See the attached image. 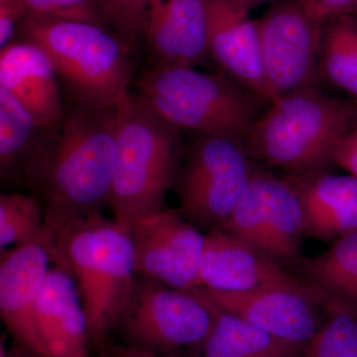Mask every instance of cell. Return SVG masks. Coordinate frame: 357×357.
Returning a JSON list of instances; mask_svg holds the SVG:
<instances>
[{
  "mask_svg": "<svg viewBox=\"0 0 357 357\" xmlns=\"http://www.w3.org/2000/svg\"><path fill=\"white\" fill-rule=\"evenodd\" d=\"M119 128V107H74L57 126L42 129L20 183L44 208L47 246L73 223L109 206Z\"/></svg>",
  "mask_w": 357,
  "mask_h": 357,
  "instance_id": "1",
  "label": "cell"
},
{
  "mask_svg": "<svg viewBox=\"0 0 357 357\" xmlns=\"http://www.w3.org/2000/svg\"><path fill=\"white\" fill-rule=\"evenodd\" d=\"M357 124L356 103L319 86L277 96L244 141L251 158L285 175L330 172L333 151Z\"/></svg>",
  "mask_w": 357,
  "mask_h": 357,
  "instance_id": "2",
  "label": "cell"
},
{
  "mask_svg": "<svg viewBox=\"0 0 357 357\" xmlns=\"http://www.w3.org/2000/svg\"><path fill=\"white\" fill-rule=\"evenodd\" d=\"M47 249L76 282L89 345L107 349L136 278L129 227L98 213L70 225Z\"/></svg>",
  "mask_w": 357,
  "mask_h": 357,
  "instance_id": "3",
  "label": "cell"
},
{
  "mask_svg": "<svg viewBox=\"0 0 357 357\" xmlns=\"http://www.w3.org/2000/svg\"><path fill=\"white\" fill-rule=\"evenodd\" d=\"M181 131L138 95L119 105L109 203L116 222L130 227L165 208L187 146Z\"/></svg>",
  "mask_w": 357,
  "mask_h": 357,
  "instance_id": "4",
  "label": "cell"
},
{
  "mask_svg": "<svg viewBox=\"0 0 357 357\" xmlns=\"http://www.w3.org/2000/svg\"><path fill=\"white\" fill-rule=\"evenodd\" d=\"M17 31L48 56L74 107L112 109L130 96V51L107 28L26 14Z\"/></svg>",
  "mask_w": 357,
  "mask_h": 357,
  "instance_id": "5",
  "label": "cell"
},
{
  "mask_svg": "<svg viewBox=\"0 0 357 357\" xmlns=\"http://www.w3.org/2000/svg\"><path fill=\"white\" fill-rule=\"evenodd\" d=\"M138 96L181 130L245 141L268 103L218 70L155 64L139 83Z\"/></svg>",
  "mask_w": 357,
  "mask_h": 357,
  "instance_id": "6",
  "label": "cell"
},
{
  "mask_svg": "<svg viewBox=\"0 0 357 357\" xmlns=\"http://www.w3.org/2000/svg\"><path fill=\"white\" fill-rule=\"evenodd\" d=\"M265 167L251 158L243 141L195 133L176 178L180 211L199 229L217 227Z\"/></svg>",
  "mask_w": 357,
  "mask_h": 357,
  "instance_id": "7",
  "label": "cell"
},
{
  "mask_svg": "<svg viewBox=\"0 0 357 357\" xmlns=\"http://www.w3.org/2000/svg\"><path fill=\"white\" fill-rule=\"evenodd\" d=\"M215 318L199 289L191 292L169 287L136 275L132 291L115 328L128 347L161 354L206 342Z\"/></svg>",
  "mask_w": 357,
  "mask_h": 357,
  "instance_id": "8",
  "label": "cell"
},
{
  "mask_svg": "<svg viewBox=\"0 0 357 357\" xmlns=\"http://www.w3.org/2000/svg\"><path fill=\"white\" fill-rule=\"evenodd\" d=\"M217 227L288 269L303 257L302 243L307 236L302 202L287 178L275 175L266 167Z\"/></svg>",
  "mask_w": 357,
  "mask_h": 357,
  "instance_id": "9",
  "label": "cell"
},
{
  "mask_svg": "<svg viewBox=\"0 0 357 357\" xmlns=\"http://www.w3.org/2000/svg\"><path fill=\"white\" fill-rule=\"evenodd\" d=\"M263 70L273 98L318 86V59L323 23L296 0H279L256 20Z\"/></svg>",
  "mask_w": 357,
  "mask_h": 357,
  "instance_id": "10",
  "label": "cell"
},
{
  "mask_svg": "<svg viewBox=\"0 0 357 357\" xmlns=\"http://www.w3.org/2000/svg\"><path fill=\"white\" fill-rule=\"evenodd\" d=\"M134 269L177 290L201 288L204 234L178 210L163 211L129 227Z\"/></svg>",
  "mask_w": 357,
  "mask_h": 357,
  "instance_id": "11",
  "label": "cell"
},
{
  "mask_svg": "<svg viewBox=\"0 0 357 357\" xmlns=\"http://www.w3.org/2000/svg\"><path fill=\"white\" fill-rule=\"evenodd\" d=\"M199 280L201 288L220 292L310 290L287 267L217 227L204 234Z\"/></svg>",
  "mask_w": 357,
  "mask_h": 357,
  "instance_id": "12",
  "label": "cell"
},
{
  "mask_svg": "<svg viewBox=\"0 0 357 357\" xmlns=\"http://www.w3.org/2000/svg\"><path fill=\"white\" fill-rule=\"evenodd\" d=\"M208 56L218 69L265 102L273 100L260 52L256 20L238 0H206Z\"/></svg>",
  "mask_w": 357,
  "mask_h": 357,
  "instance_id": "13",
  "label": "cell"
},
{
  "mask_svg": "<svg viewBox=\"0 0 357 357\" xmlns=\"http://www.w3.org/2000/svg\"><path fill=\"white\" fill-rule=\"evenodd\" d=\"M204 297L223 311L284 340L307 344L318 333L321 310L310 290L266 289L251 292H220L199 288Z\"/></svg>",
  "mask_w": 357,
  "mask_h": 357,
  "instance_id": "14",
  "label": "cell"
},
{
  "mask_svg": "<svg viewBox=\"0 0 357 357\" xmlns=\"http://www.w3.org/2000/svg\"><path fill=\"white\" fill-rule=\"evenodd\" d=\"M50 255L41 234L16 245L0 263V316L7 331L41 357H48L35 319V307L48 274Z\"/></svg>",
  "mask_w": 357,
  "mask_h": 357,
  "instance_id": "15",
  "label": "cell"
},
{
  "mask_svg": "<svg viewBox=\"0 0 357 357\" xmlns=\"http://www.w3.org/2000/svg\"><path fill=\"white\" fill-rule=\"evenodd\" d=\"M142 36L155 64L201 65L210 58L206 0H144Z\"/></svg>",
  "mask_w": 357,
  "mask_h": 357,
  "instance_id": "16",
  "label": "cell"
},
{
  "mask_svg": "<svg viewBox=\"0 0 357 357\" xmlns=\"http://www.w3.org/2000/svg\"><path fill=\"white\" fill-rule=\"evenodd\" d=\"M58 76L48 56L36 45L21 40L0 52V86L31 114L37 126H57L65 114Z\"/></svg>",
  "mask_w": 357,
  "mask_h": 357,
  "instance_id": "17",
  "label": "cell"
},
{
  "mask_svg": "<svg viewBox=\"0 0 357 357\" xmlns=\"http://www.w3.org/2000/svg\"><path fill=\"white\" fill-rule=\"evenodd\" d=\"M35 319L48 357H89L88 326L76 282L57 265L49 269L40 291Z\"/></svg>",
  "mask_w": 357,
  "mask_h": 357,
  "instance_id": "18",
  "label": "cell"
},
{
  "mask_svg": "<svg viewBox=\"0 0 357 357\" xmlns=\"http://www.w3.org/2000/svg\"><path fill=\"white\" fill-rule=\"evenodd\" d=\"M302 202L306 236L333 243L357 232V178L330 172L285 175Z\"/></svg>",
  "mask_w": 357,
  "mask_h": 357,
  "instance_id": "19",
  "label": "cell"
},
{
  "mask_svg": "<svg viewBox=\"0 0 357 357\" xmlns=\"http://www.w3.org/2000/svg\"><path fill=\"white\" fill-rule=\"evenodd\" d=\"M328 312L357 317V232L333 241L324 252L291 267Z\"/></svg>",
  "mask_w": 357,
  "mask_h": 357,
  "instance_id": "20",
  "label": "cell"
},
{
  "mask_svg": "<svg viewBox=\"0 0 357 357\" xmlns=\"http://www.w3.org/2000/svg\"><path fill=\"white\" fill-rule=\"evenodd\" d=\"M206 300L215 323L203 344L206 357H302L304 354L307 344L276 337Z\"/></svg>",
  "mask_w": 357,
  "mask_h": 357,
  "instance_id": "21",
  "label": "cell"
},
{
  "mask_svg": "<svg viewBox=\"0 0 357 357\" xmlns=\"http://www.w3.org/2000/svg\"><path fill=\"white\" fill-rule=\"evenodd\" d=\"M318 70L319 82L357 100V16H335L323 22Z\"/></svg>",
  "mask_w": 357,
  "mask_h": 357,
  "instance_id": "22",
  "label": "cell"
},
{
  "mask_svg": "<svg viewBox=\"0 0 357 357\" xmlns=\"http://www.w3.org/2000/svg\"><path fill=\"white\" fill-rule=\"evenodd\" d=\"M42 129L31 114L0 86V174L2 181L20 183Z\"/></svg>",
  "mask_w": 357,
  "mask_h": 357,
  "instance_id": "23",
  "label": "cell"
},
{
  "mask_svg": "<svg viewBox=\"0 0 357 357\" xmlns=\"http://www.w3.org/2000/svg\"><path fill=\"white\" fill-rule=\"evenodd\" d=\"M44 208L35 195L1 194L0 196V248L32 241L43 229Z\"/></svg>",
  "mask_w": 357,
  "mask_h": 357,
  "instance_id": "24",
  "label": "cell"
},
{
  "mask_svg": "<svg viewBox=\"0 0 357 357\" xmlns=\"http://www.w3.org/2000/svg\"><path fill=\"white\" fill-rule=\"evenodd\" d=\"M302 357H357V317L328 312Z\"/></svg>",
  "mask_w": 357,
  "mask_h": 357,
  "instance_id": "25",
  "label": "cell"
},
{
  "mask_svg": "<svg viewBox=\"0 0 357 357\" xmlns=\"http://www.w3.org/2000/svg\"><path fill=\"white\" fill-rule=\"evenodd\" d=\"M105 25L132 52L142 36L144 0H95Z\"/></svg>",
  "mask_w": 357,
  "mask_h": 357,
  "instance_id": "26",
  "label": "cell"
},
{
  "mask_svg": "<svg viewBox=\"0 0 357 357\" xmlns=\"http://www.w3.org/2000/svg\"><path fill=\"white\" fill-rule=\"evenodd\" d=\"M22 2L26 13L30 15L82 21L105 27L95 0H22Z\"/></svg>",
  "mask_w": 357,
  "mask_h": 357,
  "instance_id": "27",
  "label": "cell"
},
{
  "mask_svg": "<svg viewBox=\"0 0 357 357\" xmlns=\"http://www.w3.org/2000/svg\"><path fill=\"white\" fill-rule=\"evenodd\" d=\"M307 15L319 22L335 16H357V0H296Z\"/></svg>",
  "mask_w": 357,
  "mask_h": 357,
  "instance_id": "28",
  "label": "cell"
},
{
  "mask_svg": "<svg viewBox=\"0 0 357 357\" xmlns=\"http://www.w3.org/2000/svg\"><path fill=\"white\" fill-rule=\"evenodd\" d=\"M26 14L22 0H0V48L13 42L18 25Z\"/></svg>",
  "mask_w": 357,
  "mask_h": 357,
  "instance_id": "29",
  "label": "cell"
},
{
  "mask_svg": "<svg viewBox=\"0 0 357 357\" xmlns=\"http://www.w3.org/2000/svg\"><path fill=\"white\" fill-rule=\"evenodd\" d=\"M333 158L335 165L357 178V124L337 143Z\"/></svg>",
  "mask_w": 357,
  "mask_h": 357,
  "instance_id": "30",
  "label": "cell"
},
{
  "mask_svg": "<svg viewBox=\"0 0 357 357\" xmlns=\"http://www.w3.org/2000/svg\"><path fill=\"white\" fill-rule=\"evenodd\" d=\"M107 349L109 357H176L152 354V352L128 347V345H114V347H107Z\"/></svg>",
  "mask_w": 357,
  "mask_h": 357,
  "instance_id": "31",
  "label": "cell"
},
{
  "mask_svg": "<svg viewBox=\"0 0 357 357\" xmlns=\"http://www.w3.org/2000/svg\"><path fill=\"white\" fill-rule=\"evenodd\" d=\"M265 1H267V0H246L245 6L250 10L253 7L258 6V4H261Z\"/></svg>",
  "mask_w": 357,
  "mask_h": 357,
  "instance_id": "32",
  "label": "cell"
},
{
  "mask_svg": "<svg viewBox=\"0 0 357 357\" xmlns=\"http://www.w3.org/2000/svg\"><path fill=\"white\" fill-rule=\"evenodd\" d=\"M238 1L241 2V3H243L244 6H245L246 0H238ZM246 8H248V7H246Z\"/></svg>",
  "mask_w": 357,
  "mask_h": 357,
  "instance_id": "33",
  "label": "cell"
},
{
  "mask_svg": "<svg viewBox=\"0 0 357 357\" xmlns=\"http://www.w3.org/2000/svg\"><path fill=\"white\" fill-rule=\"evenodd\" d=\"M354 103H356V109H357V100H354Z\"/></svg>",
  "mask_w": 357,
  "mask_h": 357,
  "instance_id": "34",
  "label": "cell"
}]
</instances>
